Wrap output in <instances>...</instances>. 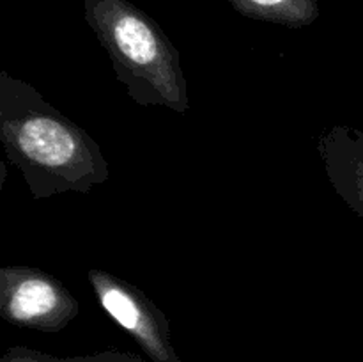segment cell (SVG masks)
<instances>
[{
	"label": "cell",
	"instance_id": "cell-1",
	"mask_svg": "<svg viewBox=\"0 0 363 362\" xmlns=\"http://www.w3.org/2000/svg\"><path fill=\"white\" fill-rule=\"evenodd\" d=\"M0 142L34 199L85 195L110 177L98 142L7 71L0 73Z\"/></svg>",
	"mask_w": 363,
	"mask_h": 362
},
{
	"label": "cell",
	"instance_id": "cell-2",
	"mask_svg": "<svg viewBox=\"0 0 363 362\" xmlns=\"http://www.w3.org/2000/svg\"><path fill=\"white\" fill-rule=\"evenodd\" d=\"M84 13L135 103L190 110L179 50L147 13L130 0H84Z\"/></svg>",
	"mask_w": 363,
	"mask_h": 362
},
{
	"label": "cell",
	"instance_id": "cell-3",
	"mask_svg": "<svg viewBox=\"0 0 363 362\" xmlns=\"http://www.w3.org/2000/svg\"><path fill=\"white\" fill-rule=\"evenodd\" d=\"M80 312L74 295L57 277L34 266L0 268V316L14 327L60 332Z\"/></svg>",
	"mask_w": 363,
	"mask_h": 362
},
{
	"label": "cell",
	"instance_id": "cell-4",
	"mask_svg": "<svg viewBox=\"0 0 363 362\" xmlns=\"http://www.w3.org/2000/svg\"><path fill=\"white\" fill-rule=\"evenodd\" d=\"M87 279L103 311L152 362H183L172 344L169 318L144 291L99 268L89 270Z\"/></svg>",
	"mask_w": 363,
	"mask_h": 362
},
{
	"label": "cell",
	"instance_id": "cell-5",
	"mask_svg": "<svg viewBox=\"0 0 363 362\" xmlns=\"http://www.w3.org/2000/svg\"><path fill=\"white\" fill-rule=\"evenodd\" d=\"M326 177L340 199L363 220V130L333 124L318 141Z\"/></svg>",
	"mask_w": 363,
	"mask_h": 362
},
{
	"label": "cell",
	"instance_id": "cell-6",
	"mask_svg": "<svg viewBox=\"0 0 363 362\" xmlns=\"http://www.w3.org/2000/svg\"><path fill=\"white\" fill-rule=\"evenodd\" d=\"M250 20L303 28L319 18L318 0H225Z\"/></svg>",
	"mask_w": 363,
	"mask_h": 362
},
{
	"label": "cell",
	"instance_id": "cell-7",
	"mask_svg": "<svg viewBox=\"0 0 363 362\" xmlns=\"http://www.w3.org/2000/svg\"><path fill=\"white\" fill-rule=\"evenodd\" d=\"M0 362H67V357H55L27 346H11L4 351Z\"/></svg>",
	"mask_w": 363,
	"mask_h": 362
},
{
	"label": "cell",
	"instance_id": "cell-8",
	"mask_svg": "<svg viewBox=\"0 0 363 362\" xmlns=\"http://www.w3.org/2000/svg\"><path fill=\"white\" fill-rule=\"evenodd\" d=\"M67 362H145L138 355L126 353V351L106 350L91 355H78V357H67Z\"/></svg>",
	"mask_w": 363,
	"mask_h": 362
},
{
	"label": "cell",
	"instance_id": "cell-9",
	"mask_svg": "<svg viewBox=\"0 0 363 362\" xmlns=\"http://www.w3.org/2000/svg\"><path fill=\"white\" fill-rule=\"evenodd\" d=\"M358 362H363V361H358Z\"/></svg>",
	"mask_w": 363,
	"mask_h": 362
}]
</instances>
